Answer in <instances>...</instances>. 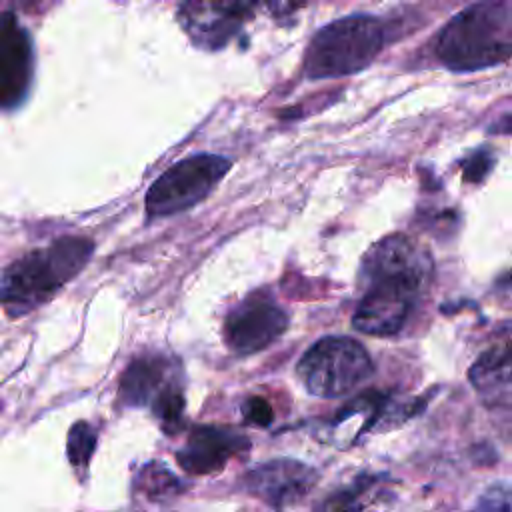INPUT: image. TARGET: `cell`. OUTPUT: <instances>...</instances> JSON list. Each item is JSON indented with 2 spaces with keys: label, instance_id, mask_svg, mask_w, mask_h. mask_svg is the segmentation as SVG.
<instances>
[{
  "label": "cell",
  "instance_id": "cell-1",
  "mask_svg": "<svg viewBox=\"0 0 512 512\" xmlns=\"http://www.w3.org/2000/svg\"><path fill=\"white\" fill-rule=\"evenodd\" d=\"M430 280L432 258L424 248L404 234L382 238L362 258L354 328L370 336L400 332Z\"/></svg>",
  "mask_w": 512,
  "mask_h": 512
},
{
  "label": "cell",
  "instance_id": "cell-2",
  "mask_svg": "<svg viewBox=\"0 0 512 512\" xmlns=\"http://www.w3.org/2000/svg\"><path fill=\"white\" fill-rule=\"evenodd\" d=\"M512 52L510 0H482L458 12L440 32L438 58L456 72L502 64Z\"/></svg>",
  "mask_w": 512,
  "mask_h": 512
},
{
  "label": "cell",
  "instance_id": "cell-3",
  "mask_svg": "<svg viewBox=\"0 0 512 512\" xmlns=\"http://www.w3.org/2000/svg\"><path fill=\"white\" fill-rule=\"evenodd\" d=\"M92 250V240L64 236L26 254L0 272V302L16 314L36 308L84 268Z\"/></svg>",
  "mask_w": 512,
  "mask_h": 512
},
{
  "label": "cell",
  "instance_id": "cell-4",
  "mask_svg": "<svg viewBox=\"0 0 512 512\" xmlns=\"http://www.w3.org/2000/svg\"><path fill=\"white\" fill-rule=\"evenodd\" d=\"M384 26L372 16H344L320 28L304 56L310 80L340 78L364 70L382 50Z\"/></svg>",
  "mask_w": 512,
  "mask_h": 512
},
{
  "label": "cell",
  "instance_id": "cell-5",
  "mask_svg": "<svg viewBox=\"0 0 512 512\" xmlns=\"http://www.w3.org/2000/svg\"><path fill=\"white\" fill-rule=\"evenodd\" d=\"M120 400L126 406H148L166 434L184 422V374L176 358L144 354L134 358L120 378Z\"/></svg>",
  "mask_w": 512,
  "mask_h": 512
},
{
  "label": "cell",
  "instance_id": "cell-6",
  "mask_svg": "<svg viewBox=\"0 0 512 512\" xmlns=\"http://www.w3.org/2000/svg\"><path fill=\"white\" fill-rule=\"evenodd\" d=\"M296 372L310 394L336 398L362 386L374 374V364L358 340L324 336L302 354Z\"/></svg>",
  "mask_w": 512,
  "mask_h": 512
},
{
  "label": "cell",
  "instance_id": "cell-7",
  "mask_svg": "<svg viewBox=\"0 0 512 512\" xmlns=\"http://www.w3.org/2000/svg\"><path fill=\"white\" fill-rule=\"evenodd\" d=\"M230 166V160L218 154H194L172 164L148 188V216H172L196 206L218 186Z\"/></svg>",
  "mask_w": 512,
  "mask_h": 512
},
{
  "label": "cell",
  "instance_id": "cell-8",
  "mask_svg": "<svg viewBox=\"0 0 512 512\" xmlns=\"http://www.w3.org/2000/svg\"><path fill=\"white\" fill-rule=\"evenodd\" d=\"M288 314L272 296L254 292L224 318V342L240 356L264 350L288 328Z\"/></svg>",
  "mask_w": 512,
  "mask_h": 512
},
{
  "label": "cell",
  "instance_id": "cell-9",
  "mask_svg": "<svg viewBox=\"0 0 512 512\" xmlns=\"http://www.w3.org/2000/svg\"><path fill=\"white\" fill-rule=\"evenodd\" d=\"M316 480L318 474L312 466L292 458H274L250 468L244 488L266 504L282 508L302 500Z\"/></svg>",
  "mask_w": 512,
  "mask_h": 512
},
{
  "label": "cell",
  "instance_id": "cell-10",
  "mask_svg": "<svg viewBox=\"0 0 512 512\" xmlns=\"http://www.w3.org/2000/svg\"><path fill=\"white\" fill-rule=\"evenodd\" d=\"M250 440L228 426H194L182 448L176 450V462L190 474L220 472L232 458L248 452Z\"/></svg>",
  "mask_w": 512,
  "mask_h": 512
},
{
  "label": "cell",
  "instance_id": "cell-11",
  "mask_svg": "<svg viewBox=\"0 0 512 512\" xmlns=\"http://www.w3.org/2000/svg\"><path fill=\"white\" fill-rule=\"evenodd\" d=\"M32 44L14 14H0V108H16L30 86Z\"/></svg>",
  "mask_w": 512,
  "mask_h": 512
},
{
  "label": "cell",
  "instance_id": "cell-12",
  "mask_svg": "<svg viewBox=\"0 0 512 512\" xmlns=\"http://www.w3.org/2000/svg\"><path fill=\"white\" fill-rule=\"evenodd\" d=\"M256 2L258 0H188V10L184 16L188 22L210 16L202 24L194 26L190 34H194L198 42L216 48L234 34L240 22L252 12Z\"/></svg>",
  "mask_w": 512,
  "mask_h": 512
},
{
  "label": "cell",
  "instance_id": "cell-13",
  "mask_svg": "<svg viewBox=\"0 0 512 512\" xmlns=\"http://www.w3.org/2000/svg\"><path fill=\"white\" fill-rule=\"evenodd\" d=\"M470 382L484 398V402L508 404L510 402V344L488 348L470 368Z\"/></svg>",
  "mask_w": 512,
  "mask_h": 512
},
{
  "label": "cell",
  "instance_id": "cell-14",
  "mask_svg": "<svg viewBox=\"0 0 512 512\" xmlns=\"http://www.w3.org/2000/svg\"><path fill=\"white\" fill-rule=\"evenodd\" d=\"M380 482L382 476L362 474L350 486H344L326 496L318 504L316 512H360L368 504L370 492H374Z\"/></svg>",
  "mask_w": 512,
  "mask_h": 512
},
{
  "label": "cell",
  "instance_id": "cell-15",
  "mask_svg": "<svg viewBox=\"0 0 512 512\" xmlns=\"http://www.w3.org/2000/svg\"><path fill=\"white\" fill-rule=\"evenodd\" d=\"M180 480L162 464L150 462L140 468L136 478V488L144 492L148 500L164 502L180 492Z\"/></svg>",
  "mask_w": 512,
  "mask_h": 512
},
{
  "label": "cell",
  "instance_id": "cell-16",
  "mask_svg": "<svg viewBox=\"0 0 512 512\" xmlns=\"http://www.w3.org/2000/svg\"><path fill=\"white\" fill-rule=\"evenodd\" d=\"M94 448H96V430L84 420L76 422L68 432V444H66L70 464L76 470H86L94 454Z\"/></svg>",
  "mask_w": 512,
  "mask_h": 512
},
{
  "label": "cell",
  "instance_id": "cell-17",
  "mask_svg": "<svg viewBox=\"0 0 512 512\" xmlns=\"http://www.w3.org/2000/svg\"><path fill=\"white\" fill-rule=\"evenodd\" d=\"M472 512H510V488L508 482L490 486L476 502Z\"/></svg>",
  "mask_w": 512,
  "mask_h": 512
},
{
  "label": "cell",
  "instance_id": "cell-18",
  "mask_svg": "<svg viewBox=\"0 0 512 512\" xmlns=\"http://www.w3.org/2000/svg\"><path fill=\"white\" fill-rule=\"evenodd\" d=\"M242 414H244L246 422L256 424V426H268L274 420L272 406L264 398H260V396L248 398L244 402V406H242Z\"/></svg>",
  "mask_w": 512,
  "mask_h": 512
},
{
  "label": "cell",
  "instance_id": "cell-19",
  "mask_svg": "<svg viewBox=\"0 0 512 512\" xmlns=\"http://www.w3.org/2000/svg\"><path fill=\"white\" fill-rule=\"evenodd\" d=\"M494 158L486 150H478L464 162V180L466 182H480L490 172Z\"/></svg>",
  "mask_w": 512,
  "mask_h": 512
}]
</instances>
